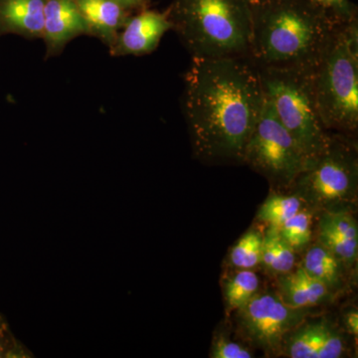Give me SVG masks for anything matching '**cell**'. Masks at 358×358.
<instances>
[{"label":"cell","instance_id":"ac0fdd59","mask_svg":"<svg viewBox=\"0 0 358 358\" xmlns=\"http://www.w3.org/2000/svg\"><path fill=\"white\" fill-rule=\"evenodd\" d=\"M306 205L303 199L293 192L271 190L267 199L259 207L256 219L260 223L278 228Z\"/></svg>","mask_w":358,"mask_h":358},{"label":"cell","instance_id":"2e32d148","mask_svg":"<svg viewBox=\"0 0 358 358\" xmlns=\"http://www.w3.org/2000/svg\"><path fill=\"white\" fill-rule=\"evenodd\" d=\"M308 275L324 284L334 296L343 291L348 270L338 257L315 241L305 250L300 264Z\"/></svg>","mask_w":358,"mask_h":358},{"label":"cell","instance_id":"52a82bcc","mask_svg":"<svg viewBox=\"0 0 358 358\" xmlns=\"http://www.w3.org/2000/svg\"><path fill=\"white\" fill-rule=\"evenodd\" d=\"M310 162L265 99L262 113L245 148L242 164L267 179L272 190L288 192Z\"/></svg>","mask_w":358,"mask_h":358},{"label":"cell","instance_id":"8fae6325","mask_svg":"<svg viewBox=\"0 0 358 358\" xmlns=\"http://www.w3.org/2000/svg\"><path fill=\"white\" fill-rule=\"evenodd\" d=\"M317 219L315 242L353 270L358 259V225L353 211H320Z\"/></svg>","mask_w":358,"mask_h":358},{"label":"cell","instance_id":"ba28073f","mask_svg":"<svg viewBox=\"0 0 358 358\" xmlns=\"http://www.w3.org/2000/svg\"><path fill=\"white\" fill-rule=\"evenodd\" d=\"M233 313L238 336L268 357L282 355L289 334L315 315L313 308L289 307L275 292L267 291H259Z\"/></svg>","mask_w":358,"mask_h":358},{"label":"cell","instance_id":"5b68a950","mask_svg":"<svg viewBox=\"0 0 358 358\" xmlns=\"http://www.w3.org/2000/svg\"><path fill=\"white\" fill-rule=\"evenodd\" d=\"M266 100L279 121L310 159L326 150L331 138L320 117L312 71L258 70Z\"/></svg>","mask_w":358,"mask_h":358},{"label":"cell","instance_id":"d6986e66","mask_svg":"<svg viewBox=\"0 0 358 358\" xmlns=\"http://www.w3.org/2000/svg\"><path fill=\"white\" fill-rule=\"evenodd\" d=\"M261 281L255 270H234L223 282L226 312L233 313L243 307L260 291Z\"/></svg>","mask_w":358,"mask_h":358},{"label":"cell","instance_id":"7c38bea8","mask_svg":"<svg viewBox=\"0 0 358 358\" xmlns=\"http://www.w3.org/2000/svg\"><path fill=\"white\" fill-rule=\"evenodd\" d=\"M82 35H89V28L74 0H45L46 58L60 55L71 40Z\"/></svg>","mask_w":358,"mask_h":358},{"label":"cell","instance_id":"9a60e30c","mask_svg":"<svg viewBox=\"0 0 358 358\" xmlns=\"http://www.w3.org/2000/svg\"><path fill=\"white\" fill-rule=\"evenodd\" d=\"M74 1L88 25L90 36L100 39L108 48L133 15V13L112 0Z\"/></svg>","mask_w":358,"mask_h":358},{"label":"cell","instance_id":"603a6c76","mask_svg":"<svg viewBox=\"0 0 358 358\" xmlns=\"http://www.w3.org/2000/svg\"><path fill=\"white\" fill-rule=\"evenodd\" d=\"M253 348L245 341H235L229 334L218 333L212 341L210 348L211 358H253Z\"/></svg>","mask_w":358,"mask_h":358},{"label":"cell","instance_id":"e0dca14e","mask_svg":"<svg viewBox=\"0 0 358 358\" xmlns=\"http://www.w3.org/2000/svg\"><path fill=\"white\" fill-rule=\"evenodd\" d=\"M296 252L274 226H267L264 232L260 268L268 275L286 274L296 268Z\"/></svg>","mask_w":358,"mask_h":358},{"label":"cell","instance_id":"44dd1931","mask_svg":"<svg viewBox=\"0 0 358 358\" xmlns=\"http://www.w3.org/2000/svg\"><path fill=\"white\" fill-rule=\"evenodd\" d=\"M264 232L259 228H250L236 243L233 245L228 256L231 267L234 270H255L260 267Z\"/></svg>","mask_w":358,"mask_h":358},{"label":"cell","instance_id":"30bf717a","mask_svg":"<svg viewBox=\"0 0 358 358\" xmlns=\"http://www.w3.org/2000/svg\"><path fill=\"white\" fill-rule=\"evenodd\" d=\"M169 30H173V24L166 11L143 9L131 15L117 33L109 47L110 54L113 57L147 55L157 48L160 40Z\"/></svg>","mask_w":358,"mask_h":358},{"label":"cell","instance_id":"277c9868","mask_svg":"<svg viewBox=\"0 0 358 358\" xmlns=\"http://www.w3.org/2000/svg\"><path fill=\"white\" fill-rule=\"evenodd\" d=\"M320 117L329 133L355 138L358 131V20L336 26L312 71Z\"/></svg>","mask_w":358,"mask_h":358},{"label":"cell","instance_id":"83f0119b","mask_svg":"<svg viewBox=\"0 0 358 358\" xmlns=\"http://www.w3.org/2000/svg\"><path fill=\"white\" fill-rule=\"evenodd\" d=\"M252 1H264V0H252Z\"/></svg>","mask_w":358,"mask_h":358},{"label":"cell","instance_id":"484cf974","mask_svg":"<svg viewBox=\"0 0 358 358\" xmlns=\"http://www.w3.org/2000/svg\"><path fill=\"white\" fill-rule=\"evenodd\" d=\"M112 1L131 13H134V11L138 13V11L148 8V6H150V0H112Z\"/></svg>","mask_w":358,"mask_h":358},{"label":"cell","instance_id":"3957f363","mask_svg":"<svg viewBox=\"0 0 358 358\" xmlns=\"http://www.w3.org/2000/svg\"><path fill=\"white\" fill-rule=\"evenodd\" d=\"M166 13L192 59H248L251 0H173Z\"/></svg>","mask_w":358,"mask_h":358},{"label":"cell","instance_id":"7a4b0ae2","mask_svg":"<svg viewBox=\"0 0 358 358\" xmlns=\"http://www.w3.org/2000/svg\"><path fill=\"white\" fill-rule=\"evenodd\" d=\"M251 3L250 62L258 70L313 71L336 25L308 0H251Z\"/></svg>","mask_w":358,"mask_h":358},{"label":"cell","instance_id":"9c48e42d","mask_svg":"<svg viewBox=\"0 0 358 358\" xmlns=\"http://www.w3.org/2000/svg\"><path fill=\"white\" fill-rule=\"evenodd\" d=\"M303 320L285 339L282 355L291 358H341L348 343L338 327L327 317Z\"/></svg>","mask_w":358,"mask_h":358},{"label":"cell","instance_id":"8992f818","mask_svg":"<svg viewBox=\"0 0 358 358\" xmlns=\"http://www.w3.org/2000/svg\"><path fill=\"white\" fill-rule=\"evenodd\" d=\"M288 192L299 195L317 213L355 211L358 199V157L355 138L331 133L326 150L310 159Z\"/></svg>","mask_w":358,"mask_h":358},{"label":"cell","instance_id":"cb8c5ba5","mask_svg":"<svg viewBox=\"0 0 358 358\" xmlns=\"http://www.w3.org/2000/svg\"><path fill=\"white\" fill-rule=\"evenodd\" d=\"M20 341H16L9 329L0 334V358L32 357Z\"/></svg>","mask_w":358,"mask_h":358},{"label":"cell","instance_id":"4316f807","mask_svg":"<svg viewBox=\"0 0 358 358\" xmlns=\"http://www.w3.org/2000/svg\"><path fill=\"white\" fill-rule=\"evenodd\" d=\"M7 329H9L8 326H7V322L6 320H4L3 315L0 313V334L4 333Z\"/></svg>","mask_w":358,"mask_h":358},{"label":"cell","instance_id":"d4e9b609","mask_svg":"<svg viewBox=\"0 0 358 358\" xmlns=\"http://www.w3.org/2000/svg\"><path fill=\"white\" fill-rule=\"evenodd\" d=\"M343 324L345 331L348 336L357 341L358 336V310L357 308L352 307L345 310L343 315Z\"/></svg>","mask_w":358,"mask_h":358},{"label":"cell","instance_id":"5bb4252c","mask_svg":"<svg viewBox=\"0 0 358 358\" xmlns=\"http://www.w3.org/2000/svg\"><path fill=\"white\" fill-rule=\"evenodd\" d=\"M45 0H0V36L43 37Z\"/></svg>","mask_w":358,"mask_h":358},{"label":"cell","instance_id":"4fadbf2b","mask_svg":"<svg viewBox=\"0 0 358 358\" xmlns=\"http://www.w3.org/2000/svg\"><path fill=\"white\" fill-rule=\"evenodd\" d=\"M275 280V293L289 307L315 308L336 299L324 284L308 275L300 266L286 274L277 275Z\"/></svg>","mask_w":358,"mask_h":358},{"label":"cell","instance_id":"ffe728a7","mask_svg":"<svg viewBox=\"0 0 358 358\" xmlns=\"http://www.w3.org/2000/svg\"><path fill=\"white\" fill-rule=\"evenodd\" d=\"M317 214V211L306 205L293 217L278 227L280 234L296 253L305 251L312 243L313 226Z\"/></svg>","mask_w":358,"mask_h":358},{"label":"cell","instance_id":"6da1fadb","mask_svg":"<svg viewBox=\"0 0 358 358\" xmlns=\"http://www.w3.org/2000/svg\"><path fill=\"white\" fill-rule=\"evenodd\" d=\"M264 103L260 74L248 59H192L182 108L193 155L204 164H242Z\"/></svg>","mask_w":358,"mask_h":358},{"label":"cell","instance_id":"7402d4cb","mask_svg":"<svg viewBox=\"0 0 358 358\" xmlns=\"http://www.w3.org/2000/svg\"><path fill=\"white\" fill-rule=\"evenodd\" d=\"M334 25L345 24L357 18V7L350 0H308Z\"/></svg>","mask_w":358,"mask_h":358}]
</instances>
